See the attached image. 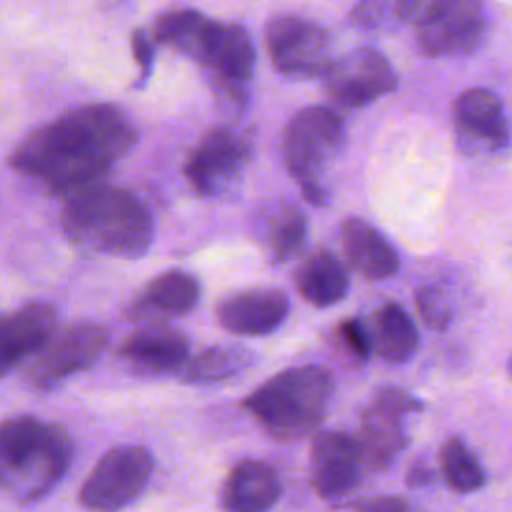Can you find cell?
Returning a JSON list of instances; mask_svg holds the SVG:
<instances>
[{
  "label": "cell",
  "instance_id": "obj_1",
  "mask_svg": "<svg viewBox=\"0 0 512 512\" xmlns=\"http://www.w3.org/2000/svg\"><path fill=\"white\" fill-rule=\"evenodd\" d=\"M136 138V128L122 108L86 104L32 130L10 154V166L68 200L100 184L132 150Z\"/></svg>",
  "mask_w": 512,
  "mask_h": 512
},
{
  "label": "cell",
  "instance_id": "obj_10",
  "mask_svg": "<svg viewBox=\"0 0 512 512\" xmlns=\"http://www.w3.org/2000/svg\"><path fill=\"white\" fill-rule=\"evenodd\" d=\"M110 342L106 326L90 320L74 322L56 332L26 364V380L38 390H54L74 374L96 364Z\"/></svg>",
  "mask_w": 512,
  "mask_h": 512
},
{
  "label": "cell",
  "instance_id": "obj_21",
  "mask_svg": "<svg viewBox=\"0 0 512 512\" xmlns=\"http://www.w3.org/2000/svg\"><path fill=\"white\" fill-rule=\"evenodd\" d=\"M342 250L348 264L368 280H388L400 268L396 248L380 230L362 218H346L340 228Z\"/></svg>",
  "mask_w": 512,
  "mask_h": 512
},
{
  "label": "cell",
  "instance_id": "obj_30",
  "mask_svg": "<svg viewBox=\"0 0 512 512\" xmlns=\"http://www.w3.org/2000/svg\"><path fill=\"white\" fill-rule=\"evenodd\" d=\"M130 44H132V56L140 66V74H138V84L142 86L146 82V78L150 76L152 70V62H154V50H152V42L148 38V34L142 28H136L130 36Z\"/></svg>",
  "mask_w": 512,
  "mask_h": 512
},
{
  "label": "cell",
  "instance_id": "obj_7",
  "mask_svg": "<svg viewBox=\"0 0 512 512\" xmlns=\"http://www.w3.org/2000/svg\"><path fill=\"white\" fill-rule=\"evenodd\" d=\"M152 474L154 456L146 446H114L86 476L78 500L90 512H120L142 496Z\"/></svg>",
  "mask_w": 512,
  "mask_h": 512
},
{
  "label": "cell",
  "instance_id": "obj_13",
  "mask_svg": "<svg viewBox=\"0 0 512 512\" xmlns=\"http://www.w3.org/2000/svg\"><path fill=\"white\" fill-rule=\"evenodd\" d=\"M320 78L326 96L342 108H362L398 86L392 64L374 48H354L332 58Z\"/></svg>",
  "mask_w": 512,
  "mask_h": 512
},
{
  "label": "cell",
  "instance_id": "obj_25",
  "mask_svg": "<svg viewBox=\"0 0 512 512\" xmlns=\"http://www.w3.org/2000/svg\"><path fill=\"white\" fill-rule=\"evenodd\" d=\"M252 362L250 350L232 344L210 346L196 356H190L182 372L178 374L184 382L192 384H214L236 376L246 370Z\"/></svg>",
  "mask_w": 512,
  "mask_h": 512
},
{
  "label": "cell",
  "instance_id": "obj_4",
  "mask_svg": "<svg viewBox=\"0 0 512 512\" xmlns=\"http://www.w3.org/2000/svg\"><path fill=\"white\" fill-rule=\"evenodd\" d=\"M334 394V378L320 366L282 370L246 394L240 406L276 440L312 434L324 420Z\"/></svg>",
  "mask_w": 512,
  "mask_h": 512
},
{
  "label": "cell",
  "instance_id": "obj_15",
  "mask_svg": "<svg viewBox=\"0 0 512 512\" xmlns=\"http://www.w3.org/2000/svg\"><path fill=\"white\" fill-rule=\"evenodd\" d=\"M460 148L470 156H492L508 148L510 128L500 98L486 88L460 92L452 106Z\"/></svg>",
  "mask_w": 512,
  "mask_h": 512
},
{
  "label": "cell",
  "instance_id": "obj_5",
  "mask_svg": "<svg viewBox=\"0 0 512 512\" xmlns=\"http://www.w3.org/2000/svg\"><path fill=\"white\" fill-rule=\"evenodd\" d=\"M194 32L182 54L204 68L218 106L232 116H242L250 104L256 64L248 30L234 22L204 16Z\"/></svg>",
  "mask_w": 512,
  "mask_h": 512
},
{
  "label": "cell",
  "instance_id": "obj_28",
  "mask_svg": "<svg viewBox=\"0 0 512 512\" xmlns=\"http://www.w3.org/2000/svg\"><path fill=\"white\" fill-rule=\"evenodd\" d=\"M350 22L358 28H368V30H388L394 26L404 24L400 16V6L398 0L394 2H360L350 10Z\"/></svg>",
  "mask_w": 512,
  "mask_h": 512
},
{
  "label": "cell",
  "instance_id": "obj_24",
  "mask_svg": "<svg viewBox=\"0 0 512 512\" xmlns=\"http://www.w3.org/2000/svg\"><path fill=\"white\" fill-rule=\"evenodd\" d=\"M368 330L372 338V350L388 364H404L418 350L420 336L416 324L396 302L382 304L374 312V320Z\"/></svg>",
  "mask_w": 512,
  "mask_h": 512
},
{
  "label": "cell",
  "instance_id": "obj_14",
  "mask_svg": "<svg viewBox=\"0 0 512 512\" xmlns=\"http://www.w3.org/2000/svg\"><path fill=\"white\" fill-rule=\"evenodd\" d=\"M366 464L354 436L322 430L312 438L310 480L314 492L328 502L348 498L362 482Z\"/></svg>",
  "mask_w": 512,
  "mask_h": 512
},
{
  "label": "cell",
  "instance_id": "obj_12",
  "mask_svg": "<svg viewBox=\"0 0 512 512\" xmlns=\"http://www.w3.org/2000/svg\"><path fill=\"white\" fill-rule=\"evenodd\" d=\"M486 32L484 6L474 0H432L416 24L418 50L428 58H462L472 54Z\"/></svg>",
  "mask_w": 512,
  "mask_h": 512
},
{
  "label": "cell",
  "instance_id": "obj_26",
  "mask_svg": "<svg viewBox=\"0 0 512 512\" xmlns=\"http://www.w3.org/2000/svg\"><path fill=\"white\" fill-rule=\"evenodd\" d=\"M440 474L456 494H472L486 484V472L470 446L452 436L440 448Z\"/></svg>",
  "mask_w": 512,
  "mask_h": 512
},
{
  "label": "cell",
  "instance_id": "obj_17",
  "mask_svg": "<svg viewBox=\"0 0 512 512\" xmlns=\"http://www.w3.org/2000/svg\"><path fill=\"white\" fill-rule=\"evenodd\" d=\"M118 358L138 376L180 374L190 358V342L172 326L148 324L122 340Z\"/></svg>",
  "mask_w": 512,
  "mask_h": 512
},
{
  "label": "cell",
  "instance_id": "obj_33",
  "mask_svg": "<svg viewBox=\"0 0 512 512\" xmlns=\"http://www.w3.org/2000/svg\"><path fill=\"white\" fill-rule=\"evenodd\" d=\"M506 372H508V376L512 378V354H510V358H508V362H506Z\"/></svg>",
  "mask_w": 512,
  "mask_h": 512
},
{
  "label": "cell",
  "instance_id": "obj_20",
  "mask_svg": "<svg viewBox=\"0 0 512 512\" xmlns=\"http://www.w3.org/2000/svg\"><path fill=\"white\" fill-rule=\"evenodd\" d=\"M282 494L278 472L264 460L246 458L228 472L220 506L222 512H270Z\"/></svg>",
  "mask_w": 512,
  "mask_h": 512
},
{
  "label": "cell",
  "instance_id": "obj_11",
  "mask_svg": "<svg viewBox=\"0 0 512 512\" xmlns=\"http://www.w3.org/2000/svg\"><path fill=\"white\" fill-rule=\"evenodd\" d=\"M264 40L272 66L290 78H320L332 62L328 30L304 16L280 14L270 18Z\"/></svg>",
  "mask_w": 512,
  "mask_h": 512
},
{
  "label": "cell",
  "instance_id": "obj_3",
  "mask_svg": "<svg viewBox=\"0 0 512 512\" xmlns=\"http://www.w3.org/2000/svg\"><path fill=\"white\" fill-rule=\"evenodd\" d=\"M74 458L68 430L30 414L0 422V490L20 504L48 496Z\"/></svg>",
  "mask_w": 512,
  "mask_h": 512
},
{
  "label": "cell",
  "instance_id": "obj_18",
  "mask_svg": "<svg viewBox=\"0 0 512 512\" xmlns=\"http://www.w3.org/2000/svg\"><path fill=\"white\" fill-rule=\"evenodd\" d=\"M290 310L288 296L278 288H250L226 296L216 316L224 330L240 336H266L282 326Z\"/></svg>",
  "mask_w": 512,
  "mask_h": 512
},
{
  "label": "cell",
  "instance_id": "obj_22",
  "mask_svg": "<svg viewBox=\"0 0 512 512\" xmlns=\"http://www.w3.org/2000/svg\"><path fill=\"white\" fill-rule=\"evenodd\" d=\"M294 286L308 304L328 308L348 294L350 274L332 250L318 248L296 266Z\"/></svg>",
  "mask_w": 512,
  "mask_h": 512
},
{
  "label": "cell",
  "instance_id": "obj_8",
  "mask_svg": "<svg viewBox=\"0 0 512 512\" xmlns=\"http://www.w3.org/2000/svg\"><path fill=\"white\" fill-rule=\"evenodd\" d=\"M254 138L246 130L210 128L190 152L184 176L200 198H222L234 192L252 158Z\"/></svg>",
  "mask_w": 512,
  "mask_h": 512
},
{
  "label": "cell",
  "instance_id": "obj_6",
  "mask_svg": "<svg viewBox=\"0 0 512 512\" xmlns=\"http://www.w3.org/2000/svg\"><path fill=\"white\" fill-rule=\"evenodd\" d=\"M344 122L328 106H308L296 112L282 134V158L306 202L324 206L330 200L328 172L344 150Z\"/></svg>",
  "mask_w": 512,
  "mask_h": 512
},
{
  "label": "cell",
  "instance_id": "obj_27",
  "mask_svg": "<svg viewBox=\"0 0 512 512\" xmlns=\"http://www.w3.org/2000/svg\"><path fill=\"white\" fill-rule=\"evenodd\" d=\"M414 302L420 318L432 330H446L454 318L450 298L440 286L422 284L414 292Z\"/></svg>",
  "mask_w": 512,
  "mask_h": 512
},
{
  "label": "cell",
  "instance_id": "obj_29",
  "mask_svg": "<svg viewBox=\"0 0 512 512\" xmlns=\"http://www.w3.org/2000/svg\"><path fill=\"white\" fill-rule=\"evenodd\" d=\"M336 336L342 346L360 362L372 356V338L368 326L360 318H346L336 326Z\"/></svg>",
  "mask_w": 512,
  "mask_h": 512
},
{
  "label": "cell",
  "instance_id": "obj_31",
  "mask_svg": "<svg viewBox=\"0 0 512 512\" xmlns=\"http://www.w3.org/2000/svg\"><path fill=\"white\" fill-rule=\"evenodd\" d=\"M360 512H418L406 498L400 496H378L368 500Z\"/></svg>",
  "mask_w": 512,
  "mask_h": 512
},
{
  "label": "cell",
  "instance_id": "obj_2",
  "mask_svg": "<svg viewBox=\"0 0 512 512\" xmlns=\"http://www.w3.org/2000/svg\"><path fill=\"white\" fill-rule=\"evenodd\" d=\"M60 222L72 244L116 258H140L154 240L148 206L128 188L106 182L70 196Z\"/></svg>",
  "mask_w": 512,
  "mask_h": 512
},
{
  "label": "cell",
  "instance_id": "obj_16",
  "mask_svg": "<svg viewBox=\"0 0 512 512\" xmlns=\"http://www.w3.org/2000/svg\"><path fill=\"white\" fill-rule=\"evenodd\" d=\"M58 310L50 302H26L0 316V378L28 364L56 334Z\"/></svg>",
  "mask_w": 512,
  "mask_h": 512
},
{
  "label": "cell",
  "instance_id": "obj_23",
  "mask_svg": "<svg viewBox=\"0 0 512 512\" xmlns=\"http://www.w3.org/2000/svg\"><path fill=\"white\" fill-rule=\"evenodd\" d=\"M260 238L264 240L272 260L284 264L302 254L308 240V218L294 202L280 200L264 210L260 222Z\"/></svg>",
  "mask_w": 512,
  "mask_h": 512
},
{
  "label": "cell",
  "instance_id": "obj_9",
  "mask_svg": "<svg viewBox=\"0 0 512 512\" xmlns=\"http://www.w3.org/2000/svg\"><path fill=\"white\" fill-rule=\"evenodd\" d=\"M424 402L398 386H382L360 414L356 438L368 470H386L408 444L406 422Z\"/></svg>",
  "mask_w": 512,
  "mask_h": 512
},
{
  "label": "cell",
  "instance_id": "obj_32",
  "mask_svg": "<svg viewBox=\"0 0 512 512\" xmlns=\"http://www.w3.org/2000/svg\"><path fill=\"white\" fill-rule=\"evenodd\" d=\"M432 480H434V472L426 462H416L406 476V482L410 486H424V484H430Z\"/></svg>",
  "mask_w": 512,
  "mask_h": 512
},
{
  "label": "cell",
  "instance_id": "obj_19",
  "mask_svg": "<svg viewBox=\"0 0 512 512\" xmlns=\"http://www.w3.org/2000/svg\"><path fill=\"white\" fill-rule=\"evenodd\" d=\"M200 300V282L182 270H168L152 278L130 302L126 316L138 322L160 324L166 318H178L196 308Z\"/></svg>",
  "mask_w": 512,
  "mask_h": 512
}]
</instances>
